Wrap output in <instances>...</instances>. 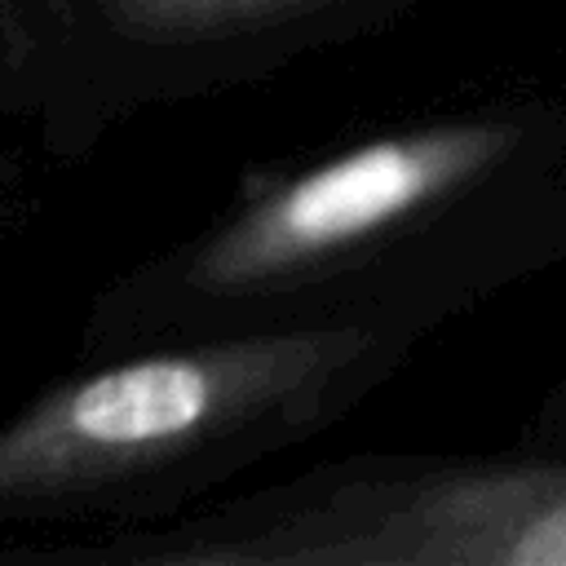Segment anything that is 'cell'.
<instances>
[{
	"mask_svg": "<svg viewBox=\"0 0 566 566\" xmlns=\"http://www.w3.org/2000/svg\"><path fill=\"white\" fill-rule=\"evenodd\" d=\"M553 270H566V66L243 168L195 230L88 296L75 345L270 327L429 340Z\"/></svg>",
	"mask_w": 566,
	"mask_h": 566,
	"instance_id": "1",
	"label": "cell"
},
{
	"mask_svg": "<svg viewBox=\"0 0 566 566\" xmlns=\"http://www.w3.org/2000/svg\"><path fill=\"white\" fill-rule=\"evenodd\" d=\"M420 336L270 327L80 354L0 416V539L164 522L332 433Z\"/></svg>",
	"mask_w": 566,
	"mask_h": 566,
	"instance_id": "2",
	"label": "cell"
},
{
	"mask_svg": "<svg viewBox=\"0 0 566 566\" xmlns=\"http://www.w3.org/2000/svg\"><path fill=\"white\" fill-rule=\"evenodd\" d=\"M0 566H566V447L323 455L164 522L0 539Z\"/></svg>",
	"mask_w": 566,
	"mask_h": 566,
	"instance_id": "3",
	"label": "cell"
},
{
	"mask_svg": "<svg viewBox=\"0 0 566 566\" xmlns=\"http://www.w3.org/2000/svg\"><path fill=\"white\" fill-rule=\"evenodd\" d=\"M438 0H0V115L80 164L142 115L208 102Z\"/></svg>",
	"mask_w": 566,
	"mask_h": 566,
	"instance_id": "4",
	"label": "cell"
},
{
	"mask_svg": "<svg viewBox=\"0 0 566 566\" xmlns=\"http://www.w3.org/2000/svg\"><path fill=\"white\" fill-rule=\"evenodd\" d=\"M526 442H548V447H566V371L539 394L535 411L522 424Z\"/></svg>",
	"mask_w": 566,
	"mask_h": 566,
	"instance_id": "5",
	"label": "cell"
}]
</instances>
